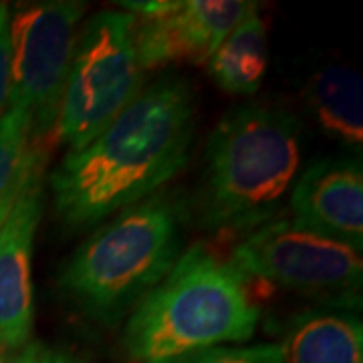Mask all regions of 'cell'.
Segmentation results:
<instances>
[{
  "instance_id": "cell-10",
  "label": "cell",
  "mask_w": 363,
  "mask_h": 363,
  "mask_svg": "<svg viewBox=\"0 0 363 363\" xmlns=\"http://www.w3.org/2000/svg\"><path fill=\"white\" fill-rule=\"evenodd\" d=\"M289 208L298 224L362 250V157H325L301 169Z\"/></svg>"
},
{
  "instance_id": "cell-19",
  "label": "cell",
  "mask_w": 363,
  "mask_h": 363,
  "mask_svg": "<svg viewBox=\"0 0 363 363\" xmlns=\"http://www.w3.org/2000/svg\"><path fill=\"white\" fill-rule=\"evenodd\" d=\"M43 157H47V156L37 157V160L33 162V166H35V164H37L39 160H43ZM33 166H30V168H33ZM30 168H28V172H30ZM28 172H26L25 178L21 180V184H18V186H14L13 190H9L6 194L0 198V230H2V224H4V220H6V216H9L11 208L14 206V202H16V198H18V194H21V190H23V184H25L26 176H28Z\"/></svg>"
},
{
  "instance_id": "cell-17",
  "label": "cell",
  "mask_w": 363,
  "mask_h": 363,
  "mask_svg": "<svg viewBox=\"0 0 363 363\" xmlns=\"http://www.w3.org/2000/svg\"><path fill=\"white\" fill-rule=\"evenodd\" d=\"M9 363H81L71 353L63 350L51 347L40 341H28L21 350H16V355L11 357Z\"/></svg>"
},
{
  "instance_id": "cell-11",
  "label": "cell",
  "mask_w": 363,
  "mask_h": 363,
  "mask_svg": "<svg viewBox=\"0 0 363 363\" xmlns=\"http://www.w3.org/2000/svg\"><path fill=\"white\" fill-rule=\"evenodd\" d=\"M285 363H363L362 317L339 307H309L289 319Z\"/></svg>"
},
{
  "instance_id": "cell-3",
  "label": "cell",
  "mask_w": 363,
  "mask_h": 363,
  "mask_svg": "<svg viewBox=\"0 0 363 363\" xmlns=\"http://www.w3.org/2000/svg\"><path fill=\"white\" fill-rule=\"evenodd\" d=\"M303 128L283 107L242 105L206 145L200 220L212 230H255L274 220L301 174Z\"/></svg>"
},
{
  "instance_id": "cell-9",
  "label": "cell",
  "mask_w": 363,
  "mask_h": 363,
  "mask_svg": "<svg viewBox=\"0 0 363 363\" xmlns=\"http://www.w3.org/2000/svg\"><path fill=\"white\" fill-rule=\"evenodd\" d=\"M45 166L47 157L30 168L0 230V345L9 351L26 345L33 331L35 301L30 260L45 206Z\"/></svg>"
},
{
  "instance_id": "cell-8",
  "label": "cell",
  "mask_w": 363,
  "mask_h": 363,
  "mask_svg": "<svg viewBox=\"0 0 363 363\" xmlns=\"http://www.w3.org/2000/svg\"><path fill=\"white\" fill-rule=\"evenodd\" d=\"M252 9L245 0H188L160 18H135L133 49L142 71L172 63H208Z\"/></svg>"
},
{
  "instance_id": "cell-4",
  "label": "cell",
  "mask_w": 363,
  "mask_h": 363,
  "mask_svg": "<svg viewBox=\"0 0 363 363\" xmlns=\"http://www.w3.org/2000/svg\"><path fill=\"white\" fill-rule=\"evenodd\" d=\"M180 250V206L157 192L91 234L65 262L59 286L91 321L116 327L164 281Z\"/></svg>"
},
{
  "instance_id": "cell-1",
  "label": "cell",
  "mask_w": 363,
  "mask_h": 363,
  "mask_svg": "<svg viewBox=\"0 0 363 363\" xmlns=\"http://www.w3.org/2000/svg\"><path fill=\"white\" fill-rule=\"evenodd\" d=\"M196 128L192 85L160 77L95 140L67 152L51 174L55 212L87 228L160 192L188 162Z\"/></svg>"
},
{
  "instance_id": "cell-13",
  "label": "cell",
  "mask_w": 363,
  "mask_h": 363,
  "mask_svg": "<svg viewBox=\"0 0 363 363\" xmlns=\"http://www.w3.org/2000/svg\"><path fill=\"white\" fill-rule=\"evenodd\" d=\"M269 65V37L259 9L234 26L220 47L208 59V71L216 85L230 95H255Z\"/></svg>"
},
{
  "instance_id": "cell-5",
  "label": "cell",
  "mask_w": 363,
  "mask_h": 363,
  "mask_svg": "<svg viewBox=\"0 0 363 363\" xmlns=\"http://www.w3.org/2000/svg\"><path fill=\"white\" fill-rule=\"evenodd\" d=\"M133 23L125 11H101L79 28L51 135L67 152L95 140L143 89Z\"/></svg>"
},
{
  "instance_id": "cell-12",
  "label": "cell",
  "mask_w": 363,
  "mask_h": 363,
  "mask_svg": "<svg viewBox=\"0 0 363 363\" xmlns=\"http://www.w3.org/2000/svg\"><path fill=\"white\" fill-rule=\"evenodd\" d=\"M305 97L319 128L359 154L363 143V91L359 73L343 65L323 67L307 81Z\"/></svg>"
},
{
  "instance_id": "cell-7",
  "label": "cell",
  "mask_w": 363,
  "mask_h": 363,
  "mask_svg": "<svg viewBox=\"0 0 363 363\" xmlns=\"http://www.w3.org/2000/svg\"><path fill=\"white\" fill-rule=\"evenodd\" d=\"M85 9V2L49 0L11 13L9 107L28 117L33 143L51 140Z\"/></svg>"
},
{
  "instance_id": "cell-20",
  "label": "cell",
  "mask_w": 363,
  "mask_h": 363,
  "mask_svg": "<svg viewBox=\"0 0 363 363\" xmlns=\"http://www.w3.org/2000/svg\"><path fill=\"white\" fill-rule=\"evenodd\" d=\"M11 362V355H9V350H4L2 345H0V363H9Z\"/></svg>"
},
{
  "instance_id": "cell-18",
  "label": "cell",
  "mask_w": 363,
  "mask_h": 363,
  "mask_svg": "<svg viewBox=\"0 0 363 363\" xmlns=\"http://www.w3.org/2000/svg\"><path fill=\"white\" fill-rule=\"evenodd\" d=\"M119 6L125 9L135 18H160L164 14H169L180 6L176 0H142V2H121Z\"/></svg>"
},
{
  "instance_id": "cell-6",
  "label": "cell",
  "mask_w": 363,
  "mask_h": 363,
  "mask_svg": "<svg viewBox=\"0 0 363 363\" xmlns=\"http://www.w3.org/2000/svg\"><path fill=\"white\" fill-rule=\"evenodd\" d=\"M230 262L248 279L321 298L327 307H362V250L293 218L255 228L236 245Z\"/></svg>"
},
{
  "instance_id": "cell-15",
  "label": "cell",
  "mask_w": 363,
  "mask_h": 363,
  "mask_svg": "<svg viewBox=\"0 0 363 363\" xmlns=\"http://www.w3.org/2000/svg\"><path fill=\"white\" fill-rule=\"evenodd\" d=\"M182 363H285L281 345L260 343L250 347H214Z\"/></svg>"
},
{
  "instance_id": "cell-16",
  "label": "cell",
  "mask_w": 363,
  "mask_h": 363,
  "mask_svg": "<svg viewBox=\"0 0 363 363\" xmlns=\"http://www.w3.org/2000/svg\"><path fill=\"white\" fill-rule=\"evenodd\" d=\"M11 97V9L0 2V117Z\"/></svg>"
},
{
  "instance_id": "cell-2",
  "label": "cell",
  "mask_w": 363,
  "mask_h": 363,
  "mask_svg": "<svg viewBox=\"0 0 363 363\" xmlns=\"http://www.w3.org/2000/svg\"><path fill=\"white\" fill-rule=\"evenodd\" d=\"M248 281L233 262L194 245L130 313L121 350L131 363H182L247 341L260 319Z\"/></svg>"
},
{
  "instance_id": "cell-14",
  "label": "cell",
  "mask_w": 363,
  "mask_h": 363,
  "mask_svg": "<svg viewBox=\"0 0 363 363\" xmlns=\"http://www.w3.org/2000/svg\"><path fill=\"white\" fill-rule=\"evenodd\" d=\"M40 156H47V145L33 143L28 117L14 107H6L0 117V198L21 184Z\"/></svg>"
}]
</instances>
